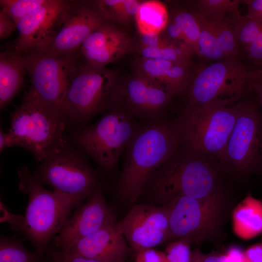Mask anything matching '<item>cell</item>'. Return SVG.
Listing matches in <instances>:
<instances>
[{"mask_svg": "<svg viewBox=\"0 0 262 262\" xmlns=\"http://www.w3.org/2000/svg\"><path fill=\"white\" fill-rule=\"evenodd\" d=\"M219 164L187 150L177 152L151 175V195L154 201L165 205L174 198H202L220 191Z\"/></svg>", "mask_w": 262, "mask_h": 262, "instance_id": "7a4b0ae2", "label": "cell"}, {"mask_svg": "<svg viewBox=\"0 0 262 262\" xmlns=\"http://www.w3.org/2000/svg\"><path fill=\"white\" fill-rule=\"evenodd\" d=\"M244 251L237 246H232L224 253L204 254L197 249L192 254L197 262H245Z\"/></svg>", "mask_w": 262, "mask_h": 262, "instance_id": "d6a6232c", "label": "cell"}, {"mask_svg": "<svg viewBox=\"0 0 262 262\" xmlns=\"http://www.w3.org/2000/svg\"><path fill=\"white\" fill-rule=\"evenodd\" d=\"M131 46L127 35L106 21L88 36L80 52L89 65L104 67L128 52Z\"/></svg>", "mask_w": 262, "mask_h": 262, "instance_id": "d6986e66", "label": "cell"}, {"mask_svg": "<svg viewBox=\"0 0 262 262\" xmlns=\"http://www.w3.org/2000/svg\"><path fill=\"white\" fill-rule=\"evenodd\" d=\"M219 191L207 197L180 196L165 205L168 210L170 240L183 239L200 243L214 232L224 202Z\"/></svg>", "mask_w": 262, "mask_h": 262, "instance_id": "7c38bea8", "label": "cell"}, {"mask_svg": "<svg viewBox=\"0 0 262 262\" xmlns=\"http://www.w3.org/2000/svg\"><path fill=\"white\" fill-rule=\"evenodd\" d=\"M25 55L26 71L31 80L27 92L64 117L66 90L79 65L77 54L55 55L43 51Z\"/></svg>", "mask_w": 262, "mask_h": 262, "instance_id": "30bf717a", "label": "cell"}, {"mask_svg": "<svg viewBox=\"0 0 262 262\" xmlns=\"http://www.w3.org/2000/svg\"><path fill=\"white\" fill-rule=\"evenodd\" d=\"M165 29L167 35L165 40L169 44L183 48V36L179 27L172 20L170 23H168Z\"/></svg>", "mask_w": 262, "mask_h": 262, "instance_id": "74e56055", "label": "cell"}, {"mask_svg": "<svg viewBox=\"0 0 262 262\" xmlns=\"http://www.w3.org/2000/svg\"><path fill=\"white\" fill-rule=\"evenodd\" d=\"M210 23L227 59H239L242 50L226 16L207 19Z\"/></svg>", "mask_w": 262, "mask_h": 262, "instance_id": "484cf974", "label": "cell"}, {"mask_svg": "<svg viewBox=\"0 0 262 262\" xmlns=\"http://www.w3.org/2000/svg\"><path fill=\"white\" fill-rule=\"evenodd\" d=\"M250 77V81L262 77V67L251 70Z\"/></svg>", "mask_w": 262, "mask_h": 262, "instance_id": "bcb514c9", "label": "cell"}, {"mask_svg": "<svg viewBox=\"0 0 262 262\" xmlns=\"http://www.w3.org/2000/svg\"><path fill=\"white\" fill-rule=\"evenodd\" d=\"M189 241L178 239L169 242L164 251L167 262H190L192 252Z\"/></svg>", "mask_w": 262, "mask_h": 262, "instance_id": "836d02e7", "label": "cell"}, {"mask_svg": "<svg viewBox=\"0 0 262 262\" xmlns=\"http://www.w3.org/2000/svg\"><path fill=\"white\" fill-rule=\"evenodd\" d=\"M247 12L246 16L256 18L262 12V0H245Z\"/></svg>", "mask_w": 262, "mask_h": 262, "instance_id": "7bdbcfd3", "label": "cell"}, {"mask_svg": "<svg viewBox=\"0 0 262 262\" xmlns=\"http://www.w3.org/2000/svg\"><path fill=\"white\" fill-rule=\"evenodd\" d=\"M250 88L255 93L262 111V77L251 81Z\"/></svg>", "mask_w": 262, "mask_h": 262, "instance_id": "ee69618b", "label": "cell"}, {"mask_svg": "<svg viewBox=\"0 0 262 262\" xmlns=\"http://www.w3.org/2000/svg\"><path fill=\"white\" fill-rule=\"evenodd\" d=\"M106 21L97 1L70 0L61 27L45 51L55 55H76L88 36Z\"/></svg>", "mask_w": 262, "mask_h": 262, "instance_id": "4fadbf2b", "label": "cell"}, {"mask_svg": "<svg viewBox=\"0 0 262 262\" xmlns=\"http://www.w3.org/2000/svg\"><path fill=\"white\" fill-rule=\"evenodd\" d=\"M116 222L115 214L98 185L88 200L67 218L52 243L61 249Z\"/></svg>", "mask_w": 262, "mask_h": 262, "instance_id": "e0dca14e", "label": "cell"}, {"mask_svg": "<svg viewBox=\"0 0 262 262\" xmlns=\"http://www.w3.org/2000/svg\"><path fill=\"white\" fill-rule=\"evenodd\" d=\"M173 21L179 27L183 36V49L191 56H198V38L200 29L197 20L192 12L185 10L176 12Z\"/></svg>", "mask_w": 262, "mask_h": 262, "instance_id": "4316f807", "label": "cell"}, {"mask_svg": "<svg viewBox=\"0 0 262 262\" xmlns=\"http://www.w3.org/2000/svg\"><path fill=\"white\" fill-rule=\"evenodd\" d=\"M238 39L245 49L259 35L262 30V22L255 18L242 16L239 11L226 16Z\"/></svg>", "mask_w": 262, "mask_h": 262, "instance_id": "83f0119b", "label": "cell"}, {"mask_svg": "<svg viewBox=\"0 0 262 262\" xmlns=\"http://www.w3.org/2000/svg\"><path fill=\"white\" fill-rule=\"evenodd\" d=\"M180 142L178 124L160 118L139 127L127 147L118 185L121 197L134 203L152 173L177 152Z\"/></svg>", "mask_w": 262, "mask_h": 262, "instance_id": "6da1fadb", "label": "cell"}, {"mask_svg": "<svg viewBox=\"0 0 262 262\" xmlns=\"http://www.w3.org/2000/svg\"><path fill=\"white\" fill-rule=\"evenodd\" d=\"M19 188L29 200L18 231L30 242L43 258L49 245L60 231L74 206L68 198L46 189L26 166L18 170Z\"/></svg>", "mask_w": 262, "mask_h": 262, "instance_id": "3957f363", "label": "cell"}, {"mask_svg": "<svg viewBox=\"0 0 262 262\" xmlns=\"http://www.w3.org/2000/svg\"><path fill=\"white\" fill-rule=\"evenodd\" d=\"M236 105L237 119L218 164L229 171L247 173L262 163V114L247 100Z\"/></svg>", "mask_w": 262, "mask_h": 262, "instance_id": "8fae6325", "label": "cell"}, {"mask_svg": "<svg viewBox=\"0 0 262 262\" xmlns=\"http://www.w3.org/2000/svg\"><path fill=\"white\" fill-rule=\"evenodd\" d=\"M250 70L239 59L203 64L192 70L185 94L187 106L230 105L242 100L250 88Z\"/></svg>", "mask_w": 262, "mask_h": 262, "instance_id": "8992f818", "label": "cell"}, {"mask_svg": "<svg viewBox=\"0 0 262 262\" xmlns=\"http://www.w3.org/2000/svg\"><path fill=\"white\" fill-rule=\"evenodd\" d=\"M119 86L114 71L79 63L65 94L66 120L84 123L104 110L113 109Z\"/></svg>", "mask_w": 262, "mask_h": 262, "instance_id": "52a82bcc", "label": "cell"}, {"mask_svg": "<svg viewBox=\"0 0 262 262\" xmlns=\"http://www.w3.org/2000/svg\"><path fill=\"white\" fill-rule=\"evenodd\" d=\"M119 224L134 252L170 240L169 213L166 205L136 204Z\"/></svg>", "mask_w": 262, "mask_h": 262, "instance_id": "5bb4252c", "label": "cell"}, {"mask_svg": "<svg viewBox=\"0 0 262 262\" xmlns=\"http://www.w3.org/2000/svg\"><path fill=\"white\" fill-rule=\"evenodd\" d=\"M140 49L143 58L164 59L189 67L193 66L192 56L177 45L167 44L156 48L141 46Z\"/></svg>", "mask_w": 262, "mask_h": 262, "instance_id": "f546056e", "label": "cell"}, {"mask_svg": "<svg viewBox=\"0 0 262 262\" xmlns=\"http://www.w3.org/2000/svg\"><path fill=\"white\" fill-rule=\"evenodd\" d=\"M70 0L46 2L17 23L14 47L24 55L47 50L62 25Z\"/></svg>", "mask_w": 262, "mask_h": 262, "instance_id": "9a60e30c", "label": "cell"}, {"mask_svg": "<svg viewBox=\"0 0 262 262\" xmlns=\"http://www.w3.org/2000/svg\"><path fill=\"white\" fill-rule=\"evenodd\" d=\"M17 28L16 22L7 14L0 10V38L8 37Z\"/></svg>", "mask_w": 262, "mask_h": 262, "instance_id": "f35d334b", "label": "cell"}, {"mask_svg": "<svg viewBox=\"0 0 262 262\" xmlns=\"http://www.w3.org/2000/svg\"><path fill=\"white\" fill-rule=\"evenodd\" d=\"M241 0H197L193 2L195 11L207 19L226 16L237 11Z\"/></svg>", "mask_w": 262, "mask_h": 262, "instance_id": "4dcf8cb0", "label": "cell"}, {"mask_svg": "<svg viewBox=\"0 0 262 262\" xmlns=\"http://www.w3.org/2000/svg\"><path fill=\"white\" fill-rule=\"evenodd\" d=\"M232 229L243 240H250L262 233V201L249 193L234 208Z\"/></svg>", "mask_w": 262, "mask_h": 262, "instance_id": "7402d4cb", "label": "cell"}, {"mask_svg": "<svg viewBox=\"0 0 262 262\" xmlns=\"http://www.w3.org/2000/svg\"><path fill=\"white\" fill-rule=\"evenodd\" d=\"M59 250L103 262H126L130 247L116 222Z\"/></svg>", "mask_w": 262, "mask_h": 262, "instance_id": "ac0fdd59", "label": "cell"}, {"mask_svg": "<svg viewBox=\"0 0 262 262\" xmlns=\"http://www.w3.org/2000/svg\"><path fill=\"white\" fill-rule=\"evenodd\" d=\"M50 260V262H103L96 259L66 253L57 248L51 252Z\"/></svg>", "mask_w": 262, "mask_h": 262, "instance_id": "d590c367", "label": "cell"}, {"mask_svg": "<svg viewBox=\"0 0 262 262\" xmlns=\"http://www.w3.org/2000/svg\"><path fill=\"white\" fill-rule=\"evenodd\" d=\"M47 0H0L2 11L17 23L42 5Z\"/></svg>", "mask_w": 262, "mask_h": 262, "instance_id": "1f68e13d", "label": "cell"}, {"mask_svg": "<svg viewBox=\"0 0 262 262\" xmlns=\"http://www.w3.org/2000/svg\"><path fill=\"white\" fill-rule=\"evenodd\" d=\"M135 254L134 262H167L164 253L154 248L141 250Z\"/></svg>", "mask_w": 262, "mask_h": 262, "instance_id": "8d00e7d4", "label": "cell"}, {"mask_svg": "<svg viewBox=\"0 0 262 262\" xmlns=\"http://www.w3.org/2000/svg\"><path fill=\"white\" fill-rule=\"evenodd\" d=\"M159 34H150L141 35V46L156 48L169 44L165 39L160 37Z\"/></svg>", "mask_w": 262, "mask_h": 262, "instance_id": "60d3db41", "label": "cell"}, {"mask_svg": "<svg viewBox=\"0 0 262 262\" xmlns=\"http://www.w3.org/2000/svg\"><path fill=\"white\" fill-rule=\"evenodd\" d=\"M137 28L141 35L160 34L168 23L165 5L158 0L141 2L135 15Z\"/></svg>", "mask_w": 262, "mask_h": 262, "instance_id": "603a6c76", "label": "cell"}, {"mask_svg": "<svg viewBox=\"0 0 262 262\" xmlns=\"http://www.w3.org/2000/svg\"><path fill=\"white\" fill-rule=\"evenodd\" d=\"M25 55L14 47L0 54V107L4 109L23 85Z\"/></svg>", "mask_w": 262, "mask_h": 262, "instance_id": "44dd1931", "label": "cell"}, {"mask_svg": "<svg viewBox=\"0 0 262 262\" xmlns=\"http://www.w3.org/2000/svg\"><path fill=\"white\" fill-rule=\"evenodd\" d=\"M191 67L161 59L143 58L137 73L165 88L173 96L185 94L192 73Z\"/></svg>", "mask_w": 262, "mask_h": 262, "instance_id": "ffe728a7", "label": "cell"}, {"mask_svg": "<svg viewBox=\"0 0 262 262\" xmlns=\"http://www.w3.org/2000/svg\"><path fill=\"white\" fill-rule=\"evenodd\" d=\"M190 262H197L196 259H195V258L193 255V254H192V258H191V260Z\"/></svg>", "mask_w": 262, "mask_h": 262, "instance_id": "c3c4849f", "label": "cell"}, {"mask_svg": "<svg viewBox=\"0 0 262 262\" xmlns=\"http://www.w3.org/2000/svg\"><path fill=\"white\" fill-rule=\"evenodd\" d=\"M237 116L236 104L186 106L177 124L180 140L187 150L216 163L226 146Z\"/></svg>", "mask_w": 262, "mask_h": 262, "instance_id": "5b68a950", "label": "cell"}, {"mask_svg": "<svg viewBox=\"0 0 262 262\" xmlns=\"http://www.w3.org/2000/svg\"><path fill=\"white\" fill-rule=\"evenodd\" d=\"M33 175L41 183L68 198L74 206L89 198L99 185L86 159L67 145L43 161Z\"/></svg>", "mask_w": 262, "mask_h": 262, "instance_id": "9c48e42d", "label": "cell"}, {"mask_svg": "<svg viewBox=\"0 0 262 262\" xmlns=\"http://www.w3.org/2000/svg\"><path fill=\"white\" fill-rule=\"evenodd\" d=\"M0 211L2 213V215L0 217V222L9 223L12 228L17 230L21 223L23 216L8 212L1 202H0Z\"/></svg>", "mask_w": 262, "mask_h": 262, "instance_id": "b9f144b4", "label": "cell"}, {"mask_svg": "<svg viewBox=\"0 0 262 262\" xmlns=\"http://www.w3.org/2000/svg\"><path fill=\"white\" fill-rule=\"evenodd\" d=\"M11 147V141L8 133L4 132L0 128V152L7 147Z\"/></svg>", "mask_w": 262, "mask_h": 262, "instance_id": "f6af8a7d", "label": "cell"}, {"mask_svg": "<svg viewBox=\"0 0 262 262\" xmlns=\"http://www.w3.org/2000/svg\"><path fill=\"white\" fill-rule=\"evenodd\" d=\"M192 12L200 29L198 56L213 62L227 59L210 23L197 12L193 10Z\"/></svg>", "mask_w": 262, "mask_h": 262, "instance_id": "cb8c5ba5", "label": "cell"}, {"mask_svg": "<svg viewBox=\"0 0 262 262\" xmlns=\"http://www.w3.org/2000/svg\"><path fill=\"white\" fill-rule=\"evenodd\" d=\"M244 253L245 262H262V242L249 246Z\"/></svg>", "mask_w": 262, "mask_h": 262, "instance_id": "ab89813d", "label": "cell"}, {"mask_svg": "<svg viewBox=\"0 0 262 262\" xmlns=\"http://www.w3.org/2000/svg\"><path fill=\"white\" fill-rule=\"evenodd\" d=\"M139 128L133 117L121 109L115 108L96 123L80 129L74 140L98 165L109 169L116 165Z\"/></svg>", "mask_w": 262, "mask_h": 262, "instance_id": "ba28073f", "label": "cell"}, {"mask_svg": "<svg viewBox=\"0 0 262 262\" xmlns=\"http://www.w3.org/2000/svg\"><path fill=\"white\" fill-rule=\"evenodd\" d=\"M0 262H43L36 253L27 249L22 240L1 236Z\"/></svg>", "mask_w": 262, "mask_h": 262, "instance_id": "f1b7e54d", "label": "cell"}, {"mask_svg": "<svg viewBox=\"0 0 262 262\" xmlns=\"http://www.w3.org/2000/svg\"><path fill=\"white\" fill-rule=\"evenodd\" d=\"M97 2L107 21L127 24L135 16L141 2L136 0H100Z\"/></svg>", "mask_w": 262, "mask_h": 262, "instance_id": "d4e9b609", "label": "cell"}, {"mask_svg": "<svg viewBox=\"0 0 262 262\" xmlns=\"http://www.w3.org/2000/svg\"><path fill=\"white\" fill-rule=\"evenodd\" d=\"M173 96L164 87L138 73L120 84L114 109L147 121L161 118Z\"/></svg>", "mask_w": 262, "mask_h": 262, "instance_id": "2e32d148", "label": "cell"}, {"mask_svg": "<svg viewBox=\"0 0 262 262\" xmlns=\"http://www.w3.org/2000/svg\"><path fill=\"white\" fill-rule=\"evenodd\" d=\"M256 18L258 19L261 22H262V12L260 14V15Z\"/></svg>", "mask_w": 262, "mask_h": 262, "instance_id": "7dc6e473", "label": "cell"}, {"mask_svg": "<svg viewBox=\"0 0 262 262\" xmlns=\"http://www.w3.org/2000/svg\"><path fill=\"white\" fill-rule=\"evenodd\" d=\"M65 123L62 115L27 92L11 115V147H24L42 162L66 146Z\"/></svg>", "mask_w": 262, "mask_h": 262, "instance_id": "277c9868", "label": "cell"}, {"mask_svg": "<svg viewBox=\"0 0 262 262\" xmlns=\"http://www.w3.org/2000/svg\"><path fill=\"white\" fill-rule=\"evenodd\" d=\"M244 49L246 58L254 65L262 66V30L256 38Z\"/></svg>", "mask_w": 262, "mask_h": 262, "instance_id": "e575fe53", "label": "cell"}]
</instances>
